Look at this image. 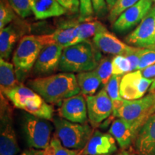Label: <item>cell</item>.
<instances>
[{
    "instance_id": "cell-28",
    "label": "cell",
    "mask_w": 155,
    "mask_h": 155,
    "mask_svg": "<svg viewBox=\"0 0 155 155\" xmlns=\"http://www.w3.org/2000/svg\"><path fill=\"white\" fill-rule=\"evenodd\" d=\"M112 70L113 75H125L132 72L130 61L124 55H114L112 58Z\"/></svg>"
},
{
    "instance_id": "cell-40",
    "label": "cell",
    "mask_w": 155,
    "mask_h": 155,
    "mask_svg": "<svg viewBox=\"0 0 155 155\" xmlns=\"http://www.w3.org/2000/svg\"><path fill=\"white\" fill-rule=\"evenodd\" d=\"M147 48H155V35H154V37L151 39V40L150 42H149V43L147 44Z\"/></svg>"
},
{
    "instance_id": "cell-2",
    "label": "cell",
    "mask_w": 155,
    "mask_h": 155,
    "mask_svg": "<svg viewBox=\"0 0 155 155\" xmlns=\"http://www.w3.org/2000/svg\"><path fill=\"white\" fill-rule=\"evenodd\" d=\"M101 53L94 43L85 40L63 49L59 71L64 73H83L91 71L101 60Z\"/></svg>"
},
{
    "instance_id": "cell-31",
    "label": "cell",
    "mask_w": 155,
    "mask_h": 155,
    "mask_svg": "<svg viewBox=\"0 0 155 155\" xmlns=\"http://www.w3.org/2000/svg\"><path fill=\"white\" fill-rule=\"evenodd\" d=\"M7 1L15 13L22 18L28 17L32 12L30 0H7Z\"/></svg>"
},
{
    "instance_id": "cell-37",
    "label": "cell",
    "mask_w": 155,
    "mask_h": 155,
    "mask_svg": "<svg viewBox=\"0 0 155 155\" xmlns=\"http://www.w3.org/2000/svg\"><path fill=\"white\" fill-rule=\"evenodd\" d=\"M141 74L146 78L155 79V64L141 71Z\"/></svg>"
},
{
    "instance_id": "cell-27",
    "label": "cell",
    "mask_w": 155,
    "mask_h": 155,
    "mask_svg": "<svg viewBox=\"0 0 155 155\" xmlns=\"http://www.w3.org/2000/svg\"><path fill=\"white\" fill-rule=\"evenodd\" d=\"M112 58H104L101 60L98 65L95 68V72L99 77L102 85L106 86L113 75L112 70Z\"/></svg>"
},
{
    "instance_id": "cell-8",
    "label": "cell",
    "mask_w": 155,
    "mask_h": 155,
    "mask_svg": "<svg viewBox=\"0 0 155 155\" xmlns=\"http://www.w3.org/2000/svg\"><path fill=\"white\" fill-rule=\"evenodd\" d=\"M0 155H16L19 152L16 134L13 128L12 111L5 98H1Z\"/></svg>"
},
{
    "instance_id": "cell-32",
    "label": "cell",
    "mask_w": 155,
    "mask_h": 155,
    "mask_svg": "<svg viewBox=\"0 0 155 155\" xmlns=\"http://www.w3.org/2000/svg\"><path fill=\"white\" fill-rule=\"evenodd\" d=\"M154 64H155V48H144L139 60L137 71L144 70Z\"/></svg>"
},
{
    "instance_id": "cell-4",
    "label": "cell",
    "mask_w": 155,
    "mask_h": 155,
    "mask_svg": "<svg viewBox=\"0 0 155 155\" xmlns=\"http://www.w3.org/2000/svg\"><path fill=\"white\" fill-rule=\"evenodd\" d=\"M10 101L15 107L38 118L51 120L53 118V107L48 104L35 91L19 83L15 88L2 93Z\"/></svg>"
},
{
    "instance_id": "cell-24",
    "label": "cell",
    "mask_w": 155,
    "mask_h": 155,
    "mask_svg": "<svg viewBox=\"0 0 155 155\" xmlns=\"http://www.w3.org/2000/svg\"><path fill=\"white\" fill-rule=\"evenodd\" d=\"M105 28L106 27L101 22L96 19H93V18L81 21L79 25V32L76 44L88 40L92 37L94 38L97 32Z\"/></svg>"
},
{
    "instance_id": "cell-3",
    "label": "cell",
    "mask_w": 155,
    "mask_h": 155,
    "mask_svg": "<svg viewBox=\"0 0 155 155\" xmlns=\"http://www.w3.org/2000/svg\"><path fill=\"white\" fill-rule=\"evenodd\" d=\"M50 44L49 34L42 35H26L19 41L13 55L17 78L21 82L34 67L39 55L46 45Z\"/></svg>"
},
{
    "instance_id": "cell-33",
    "label": "cell",
    "mask_w": 155,
    "mask_h": 155,
    "mask_svg": "<svg viewBox=\"0 0 155 155\" xmlns=\"http://www.w3.org/2000/svg\"><path fill=\"white\" fill-rule=\"evenodd\" d=\"M80 2V15L78 20L81 21L91 19L94 14V8H93L92 0H79Z\"/></svg>"
},
{
    "instance_id": "cell-12",
    "label": "cell",
    "mask_w": 155,
    "mask_h": 155,
    "mask_svg": "<svg viewBox=\"0 0 155 155\" xmlns=\"http://www.w3.org/2000/svg\"><path fill=\"white\" fill-rule=\"evenodd\" d=\"M63 49L55 43L45 45L34 65L35 73L42 77L48 76L59 69Z\"/></svg>"
},
{
    "instance_id": "cell-39",
    "label": "cell",
    "mask_w": 155,
    "mask_h": 155,
    "mask_svg": "<svg viewBox=\"0 0 155 155\" xmlns=\"http://www.w3.org/2000/svg\"><path fill=\"white\" fill-rule=\"evenodd\" d=\"M106 4H107L108 8L111 10L116 2V0H106Z\"/></svg>"
},
{
    "instance_id": "cell-10",
    "label": "cell",
    "mask_w": 155,
    "mask_h": 155,
    "mask_svg": "<svg viewBox=\"0 0 155 155\" xmlns=\"http://www.w3.org/2000/svg\"><path fill=\"white\" fill-rule=\"evenodd\" d=\"M88 121L93 127H97L111 116L114 111V104L110 97L103 88L98 94L86 96Z\"/></svg>"
},
{
    "instance_id": "cell-9",
    "label": "cell",
    "mask_w": 155,
    "mask_h": 155,
    "mask_svg": "<svg viewBox=\"0 0 155 155\" xmlns=\"http://www.w3.org/2000/svg\"><path fill=\"white\" fill-rule=\"evenodd\" d=\"M152 0H139L138 2L122 12L112 25L116 32H126L140 24L153 7Z\"/></svg>"
},
{
    "instance_id": "cell-34",
    "label": "cell",
    "mask_w": 155,
    "mask_h": 155,
    "mask_svg": "<svg viewBox=\"0 0 155 155\" xmlns=\"http://www.w3.org/2000/svg\"><path fill=\"white\" fill-rule=\"evenodd\" d=\"M144 48H139V47H134L130 51L128 52L127 54H125L126 57L130 61L131 65V70L132 71H135L137 70V67L139 65V60L140 57L144 51Z\"/></svg>"
},
{
    "instance_id": "cell-13",
    "label": "cell",
    "mask_w": 155,
    "mask_h": 155,
    "mask_svg": "<svg viewBox=\"0 0 155 155\" xmlns=\"http://www.w3.org/2000/svg\"><path fill=\"white\" fill-rule=\"evenodd\" d=\"M58 113L61 118L78 124H86L88 120L86 99L82 95H75L63 101Z\"/></svg>"
},
{
    "instance_id": "cell-29",
    "label": "cell",
    "mask_w": 155,
    "mask_h": 155,
    "mask_svg": "<svg viewBox=\"0 0 155 155\" xmlns=\"http://www.w3.org/2000/svg\"><path fill=\"white\" fill-rule=\"evenodd\" d=\"M139 0H116V2L108 15V20L113 23L126 9L135 5Z\"/></svg>"
},
{
    "instance_id": "cell-38",
    "label": "cell",
    "mask_w": 155,
    "mask_h": 155,
    "mask_svg": "<svg viewBox=\"0 0 155 155\" xmlns=\"http://www.w3.org/2000/svg\"><path fill=\"white\" fill-rule=\"evenodd\" d=\"M20 155H43V150L32 148L30 150H25Z\"/></svg>"
},
{
    "instance_id": "cell-11",
    "label": "cell",
    "mask_w": 155,
    "mask_h": 155,
    "mask_svg": "<svg viewBox=\"0 0 155 155\" xmlns=\"http://www.w3.org/2000/svg\"><path fill=\"white\" fill-rule=\"evenodd\" d=\"M153 81L143 76L141 71L128 73L122 77L120 83L121 96L129 101L139 99L144 96Z\"/></svg>"
},
{
    "instance_id": "cell-5",
    "label": "cell",
    "mask_w": 155,
    "mask_h": 155,
    "mask_svg": "<svg viewBox=\"0 0 155 155\" xmlns=\"http://www.w3.org/2000/svg\"><path fill=\"white\" fill-rule=\"evenodd\" d=\"M155 113V91L137 100L124 99L119 106L114 108V117L125 119L134 126L137 131L140 129L150 116Z\"/></svg>"
},
{
    "instance_id": "cell-21",
    "label": "cell",
    "mask_w": 155,
    "mask_h": 155,
    "mask_svg": "<svg viewBox=\"0 0 155 155\" xmlns=\"http://www.w3.org/2000/svg\"><path fill=\"white\" fill-rule=\"evenodd\" d=\"M32 13L37 19H45L65 15L67 11L56 0H30Z\"/></svg>"
},
{
    "instance_id": "cell-14",
    "label": "cell",
    "mask_w": 155,
    "mask_h": 155,
    "mask_svg": "<svg viewBox=\"0 0 155 155\" xmlns=\"http://www.w3.org/2000/svg\"><path fill=\"white\" fill-rule=\"evenodd\" d=\"M92 42L100 52L108 55H125L134 48L121 41L106 28L97 32Z\"/></svg>"
},
{
    "instance_id": "cell-17",
    "label": "cell",
    "mask_w": 155,
    "mask_h": 155,
    "mask_svg": "<svg viewBox=\"0 0 155 155\" xmlns=\"http://www.w3.org/2000/svg\"><path fill=\"white\" fill-rule=\"evenodd\" d=\"M134 139L138 155H155V113L141 126Z\"/></svg>"
},
{
    "instance_id": "cell-16",
    "label": "cell",
    "mask_w": 155,
    "mask_h": 155,
    "mask_svg": "<svg viewBox=\"0 0 155 155\" xmlns=\"http://www.w3.org/2000/svg\"><path fill=\"white\" fill-rule=\"evenodd\" d=\"M115 140L111 134L95 131L81 150V155H112L117 150Z\"/></svg>"
},
{
    "instance_id": "cell-26",
    "label": "cell",
    "mask_w": 155,
    "mask_h": 155,
    "mask_svg": "<svg viewBox=\"0 0 155 155\" xmlns=\"http://www.w3.org/2000/svg\"><path fill=\"white\" fill-rule=\"evenodd\" d=\"M121 78V75H113L104 88L113 102L114 108L119 106L124 101L120 94V83Z\"/></svg>"
},
{
    "instance_id": "cell-30",
    "label": "cell",
    "mask_w": 155,
    "mask_h": 155,
    "mask_svg": "<svg viewBox=\"0 0 155 155\" xmlns=\"http://www.w3.org/2000/svg\"><path fill=\"white\" fill-rule=\"evenodd\" d=\"M15 12L13 10L9 4L6 3L5 0H1L0 4V30L13 22L15 18Z\"/></svg>"
},
{
    "instance_id": "cell-1",
    "label": "cell",
    "mask_w": 155,
    "mask_h": 155,
    "mask_svg": "<svg viewBox=\"0 0 155 155\" xmlns=\"http://www.w3.org/2000/svg\"><path fill=\"white\" fill-rule=\"evenodd\" d=\"M28 85L48 104H57L81 92L76 75L72 73L36 78L29 81Z\"/></svg>"
},
{
    "instance_id": "cell-18",
    "label": "cell",
    "mask_w": 155,
    "mask_h": 155,
    "mask_svg": "<svg viewBox=\"0 0 155 155\" xmlns=\"http://www.w3.org/2000/svg\"><path fill=\"white\" fill-rule=\"evenodd\" d=\"M79 25V20H68L61 23L53 33L49 34L50 44H58L63 48L76 44Z\"/></svg>"
},
{
    "instance_id": "cell-35",
    "label": "cell",
    "mask_w": 155,
    "mask_h": 155,
    "mask_svg": "<svg viewBox=\"0 0 155 155\" xmlns=\"http://www.w3.org/2000/svg\"><path fill=\"white\" fill-rule=\"evenodd\" d=\"M67 12L72 14H76L80 11L79 0H56Z\"/></svg>"
},
{
    "instance_id": "cell-25",
    "label": "cell",
    "mask_w": 155,
    "mask_h": 155,
    "mask_svg": "<svg viewBox=\"0 0 155 155\" xmlns=\"http://www.w3.org/2000/svg\"><path fill=\"white\" fill-rule=\"evenodd\" d=\"M43 155H81V150H72L64 147L56 136L43 150Z\"/></svg>"
},
{
    "instance_id": "cell-42",
    "label": "cell",
    "mask_w": 155,
    "mask_h": 155,
    "mask_svg": "<svg viewBox=\"0 0 155 155\" xmlns=\"http://www.w3.org/2000/svg\"><path fill=\"white\" fill-rule=\"evenodd\" d=\"M150 91H155V79L153 81V83L151 85L150 88Z\"/></svg>"
},
{
    "instance_id": "cell-7",
    "label": "cell",
    "mask_w": 155,
    "mask_h": 155,
    "mask_svg": "<svg viewBox=\"0 0 155 155\" xmlns=\"http://www.w3.org/2000/svg\"><path fill=\"white\" fill-rule=\"evenodd\" d=\"M48 121L28 113L23 116V132L31 148L45 150L49 145L53 127Z\"/></svg>"
},
{
    "instance_id": "cell-15",
    "label": "cell",
    "mask_w": 155,
    "mask_h": 155,
    "mask_svg": "<svg viewBox=\"0 0 155 155\" xmlns=\"http://www.w3.org/2000/svg\"><path fill=\"white\" fill-rule=\"evenodd\" d=\"M155 35V5L153 6L134 30L126 38L127 43L135 47L146 48Z\"/></svg>"
},
{
    "instance_id": "cell-43",
    "label": "cell",
    "mask_w": 155,
    "mask_h": 155,
    "mask_svg": "<svg viewBox=\"0 0 155 155\" xmlns=\"http://www.w3.org/2000/svg\"><path fill=\"white\" fill-rule=\"evenodd\" d=\"M152 1L153 2H154V3H155V0H152Z\"/></svg>"
},
{
    "instance_id": "cell-22",
    "label": "cell",
    "mask_w": 155,
    "mask_h": 155,
    "mask_svg": "<svg viewBox=\"0 0 155 155\" xmlns=\"http://www.w3.org/2000/svg\"><path fill=\"white\" fill-rule=\"evenodd\" d=\"M76 78L81 93L86 96H93L96 94L100 85L102 84L99 77L95 71L79 73Z\"/></svg>"
},
{
    "instance_id": "cell-23",
    "label": "cell",
    "mask_w": 155,
    "mask_h": 155,
    "mask_svg": "<svg viewBox=\"0 0 155 155\" xmlns=\"http://www.w3.org/2000/svg\"><path fill=\"white\" fill-rule=\"evenodd\" d=\"M17 78L14 65L2 58L0 59V86L1 92L4 93L19 84Z\"/></svg>"
},
{
    "instance_id": "cell-6",
    "label": "cell",
    "mask_w": 155,
    "mask_h": 155,
    "mask_svg": "<svg viewBox=\"0 0 155 155\" xmlns=\"http://www.w3.org/2000/svg\"><path fill=\"white\" fill-rule=\"evenodd\" d=\"M55 136L64 147L75 150H82L93 134L88 124H78L61 117L53 119Z\"/></svg>"
},
{
    "instance_id": "cell-36",
    "label": "cell",
    "mask_w": 155,
    "mask_h": 155,
    "mask_svg": "<svg viewBox=\"0 0 155 155\" xmlns=\"http://www.w3.org/2000/svg\"><path fill=\"white\" fill-rule=\"evenodd\" d=\"M93 8H94V14L98 16H101L104 15L107 9V4L106 0H92Z\"/></svg>"
},
{
    "instance_id": "cell-19",
    "label": "cell",
    "mask_w": 155,
    "mask_h": 155,
    "mask_svg": "<svg viewBox=\"0 0 155 155\" xmlns=\"http://www.w3.org/2000/svg\"><path fill=\"white\" fill-rule=\"evenodd\" d=\"M27 28H22L17 22L10 24L0 30V56L4 60L9 59L13 48Z\"/></svg>"
},
{
    "instance_id": "cell-41",
    "label": "cell",
    "mask_w": 155,
    "mask_h": 155,
    "mask_svg": "<svg viewBox=\"0 0 155 155\" xmlns=\"http://www.w3.org/2000/svg\"><path fill=\"white\" fill-rule=\"evenodd\" d=\"M117 155H135L134 154H133L132 152H129V151H126V150H123L122 152L119 153Z\"/></svg>"
},
{
    "instance_id": "cell-20",
    "label": "cell",
    "mask_w": 155,
    "mask_h": 155,
    "mask_svg": "<svg viewBox=\"0 0 155 155\" xmlns=\"http://www.w3.org/2000/svg\"><path fill=\"white\" fill-rule=\"evenodd\" d=\"M108 132L116 139L122 149H126L132 143L137 131L130 122L121 118H117L113 121Z\"/></svg>"
}]
</instances>
